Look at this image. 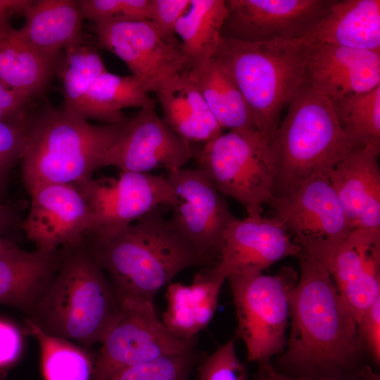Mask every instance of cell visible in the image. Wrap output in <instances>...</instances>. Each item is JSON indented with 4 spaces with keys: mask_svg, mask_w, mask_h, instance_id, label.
<instances>
[{
    "mask_svg": "<svg viewBox=\"0 0 380 380\" xmlns=\"http://www.w3.org/2000/svg\"><path fill=\"white\" fill-rule=\"evenodd\" d=\"M300 275L289 296L291 331L273 367L286 376L313 380H370L379 375L365 358L357 323L329 265L303 251Z\"/></svg>",
    "mask_w": 380,
    "mask_h": 380,
    "instance_id": "1",
    "label": "cell"
},
{
    "mask_svg": "<svg viewBox=\"0 0 380 380\" xmlns=\"http://www.w3.org/2000/svg\"><path fill=\"white\" fill-rule=\"evenodd\" d=\"M85 242L122 305L155 307L157 293L177 274L191 267L209 266L159 208L103 243Z\"/></svg>",
    "mask_w": 380,
    "mask_h": 380,
    "instance_id": "2",
    "label": "cell"
},
{
    "mask_svg": "<svg viewBox=\"0 0 380 380\" xmlns=\"http://www.w3.org/2000/svg\"><path fill=\"white\" fill-rule=\"evenodd\" d=\"M122 305L85 241L62 249L58 267L27 317L46 334L84 348L103 343Z\"/></svg>",
    "mask_w": 380,
    "mask_h": 380,
    "instance_id": "3",
    "label": "cell"
},
{
    "mask_svg": "<svg viewBox=\"0 0 380 380\" xmlns=\"http://www.w3.org/2000/svg\"><path fill=\"white\" fill-rule=\"evenodd\" d=\"M126 120L98 125L63 108L47 106L32 111L20 160L28 191L39 185L74 184L92 177L103 167Z\"/></svg>",
    "mask_w": 380,
    "mask_h": 380,
    "instance_id": "4",
    "label": "cell"
},
{
    "mask_svg": "<svg viewBox=\"0 0 380 380\" xmlns=\"http://www.w3.org/2000/svg\"><path fill=\"white\" fill-rule=\"evenodd\" d=\"M312 48L300 39L243 42L222 37L213 56L242 94L257 129L272 141L281 110L304 83Z\"/></svg>",
    "mask_w": 380,
    "mask_h": 380,
    "instance_id": "5",
    "label": "cell"
},
{
    "mask_svg": "<svg viewBox=\"0 0 380 380\" xmlns=\"http://www.w3.org/2000/svg\"><path fill=\"white\" fill-rule=\"evenodd\" d=\"M279 125L273 146L277 158L274 195L315 176H328L356 146L342 129L329 100L303 83Z\"/></svg>",
    "mask_w": 380,
    "mask_h": 380,
    "instance_id": "6",
    "label": "cell"
},
{
    "mask_svg": "<svg viewBox=\"0 0 380 380\" xmlns=\"http://www.w3.org/2000/svg\"><path fill=\"white\" fill-rule=\"evenodd\" d=\"M194 158L224 196L247 212L262 211L274 195L277 158L273 141L258 129L229 130L204 144Z\"/></svg>",
    "mask_w": 380,
    "mask_h": 380,
    "instance_id": "7",
    "label": "cell"
},
{
    "mask_svg": "<svg viewBox=\"0 0 380 380\" xmlns=\"http://www.w3.org/2000/svg\"><path fill=\"white\" fill-rule=\"evenodd\" d=\"M298 279L290 266L274 275L236 273L227 277L235 306L236 334L247 358L259 364L283 352L289 318V296Z\"/></svg>",
    "mask_w": 380,
    "mask_h": 380,
    "instance_id": "8",
    "label": "cell"
},
{
    "mask_svg": "<svg viewBox=\"0 0 380 380\" xmlns=\"http://www.w3.org/2000/svg\"><path fill=\"white\" fill-rule=\"evenodd\" d=\"M268 204L301 251L327 265L353 230L328 176L308 179Z\"/></svg>",
    "mask_w": 380,
    "mask_h": 380,
    "instance_id": "9",
    "label": "cell"
},
{
    "mask_svg": "<svg viewBox=\"0 0 380 380\" xmlns=\"http://www.w3.org/2000/svg\"><path fill=\"white\" fill-rule=\"evenodd\" d=\"M91 214L86 241L103 243L146 214L174 203L166 177L150 173L120 172L118 177H92L74 184Z\"/></svg>",
    "mask_w": 380,
    "mask_h": 380,
    "instance_id": "10",
    "label": "cell"
},
{
    "mask_svg": "<svg viewBox=\"0 0 380 380\" xmlns=\"http://www.w3.org/2000/svg\"><path fill=\"white\" fill-rule=\"evenodd\" d=\"M175 194L169 220L209 266L217 262L225 230L234 216L223 196L198 168L182 167L166 177Z\"/></svg>",
    "mask_w": 380,
    "mask_h": 380,
    "instance_id": "11",
    "label": "cell"
},
{
    "mask_svg": "<svg viewBox=\"0 0 380 380\" xmlns=\"http://www.w3.org/2000/svg\"><path fill=\"white\" fill-rule=\"evenodd\" d=\"M98 46L120 58L148 92L186 69L187 57L175 35L161 34L149 20L94 24Z\"/></svg>",
    "mask_w": 380,
    "mask_h": 380,
    "instance_id": "12",
    "label": "cell"
},
{
    "mask_svg": "<svg viewBox=\"0 0 380 380\" xmlns=\"http://www.w3.org/2000/svg\"><path fill=\"white\" fill-rule=\"evenodd\" d=\"M195 343L172 334L155 307L122 305L121 317L102 343L91 380H109L125 368L195 348Z\"/></svg>",
    "mask_w": 380,
    "mask_h": 380,
    "instance_id": "13",
    "label": "cell"
},
{
    "mask_svg": "<svg viewBox=\"0 0 380 380\" xmlns=\"http://www.w3.org/2000/svg\"><path fill=\"white\" fill-rule=\"evenodd\" d=\"M334 0H224L223 38L260 42L297 40L326 14Z\"/></svg>",
    "mask_w": 380,
    "mask_h": 380,
    "instance_id": "14",
    "label": "cell"
},
{
    "mask_svg": "<svg viewBox=\"0 0 380 380\" xmlns=\"http://www.w3.org/2000/svg\"><path fill=\"white\" fill-rule=\"evenodd\" d=\"M197 151L166 125L154 107H146L126 120L103 159V167L139 173L164 168L170 172L184 167Z\"/></svg>",
    "mask_w": 380,
    "mask_h": 380,
    "instance_id": "15",
    "label": "cell"
},
{
    "mask_svg": "<svg viewBox=\"0 0 380 380\" xmlns=\"http://www.w3.org/2000/svg\"><path fill=\"white\" fill-rule=\"evenodd\" d=\"M30 208L22 228L36 249L54 251L83 243L91 225L84 196L71 184H46L29 191Z\"/></svg>",
    "mask_w": 380,
    "mask_h": 380,
    "instance_id": "16",
    "label": "cell"
},
{
    "mask_svg": "<svg viewBox=\"0 0 380 380\" xmlns=\"http://www.w3.org/2000/svg\"><path fill=\"white\" fill-rule=\"evenodd\" d=\"M261 212H247L242 219L234 217L225 230L215 267L226 279L232 274L262 272L284 258L300 254V247L283 223Z\"/></svg>",
    "mask_w": 380,
    "mask_h": 380,
    "instance_id": "17",
    "label": "cell"
},
{
    "mask_svg": "<svg viewBox=\"0 0 380 380\" xmlns=\"http://www.w3.org/2000/svg\"><path fill=\"white\" fill-rule=\"evenodd\" d=\"M331 277L357 323L380 298V229H354L329 264Z\"/></svg>",
    "mask_w": 380,
    "mask_h": 380,
    "instance_id": "18",
    "label": "cell"
},
{
    "mask_svg": "<svg viewBox=\"0 0 380 380\" xmlns=\"http://www.w3.org/2000/svg\"><path fill=\"white\" fill-rule=\"evenodd\" d=\"M304 83L332 101L380 85V52L329 44L313 46Z\"/></svg>",
    "mask_w": 380,
    "mask_h": 380,
    "instance_id": "19",
    "label": "cell"
},
{
    "mask_svg": "<svg viewBox=\"0 0 380 380\" xmlns=\"http://www.w3.org/2000/svg\"><path fill=\"white\" fill-rule=\"evenodd\" d=\"M380 149L357 148L331 171L329 179L354 229H380Z\"/></svg>",
    "mask_w": 380,
    "mask_h": 380,
    "instance_id": "20",
    "label": "cell"
},
{
    "mask_svg": "<svg viewBox=\"0 0 380 380\" xmlns=\"http://www.w3.org/2000/svg\"><path fill=\"white\" fill-rule=\"evenodd\" d=\"M300 39L380 52V1L334 0L326 14Z\"/></svg>",
    "mask_w": 380,
    "mask_h": 380,
    "instance_id": "21",
    "label": "cell"
},
{
    "mask_svg": "<svg viewBox=\"0 0 380 380\" xmlns=\"http://www.w3.org/2000/svg\"><path fill=\"white\" fill-rule=\"evenodd\" d=\"M224 281L214 266H208L195 274L191 284H170L163 324L179 338L195 340L213 317Z\"/></svg>",
    "mask_w": 380,
    "mask_h": 380,
    "instance_id": "22",
    "label": "cell"
},
{
    "mask_svg": "<svg viewBox=\"0 0 380 380\" xmlns=\"http://www.w3.org/2000/svg\"><path fill=\"white\" fill-rule=\"evenodd\" d=\"M61 255L62 249L28 251L17 246L0 252V303L29 315L53 277Z\"/></svg>",
    "mask_w": 380,
    "mask_h": 380,
    "instance_id": "23",
    "label": "cell"
},
{
    "mask_svg": "<svg viewBox=\"0 0 380 380\" xmlns=\"http://www.w3.org/2000/svg\"><path fill=\"white\" fill-rule=\"evenodd\" d=\"M18 29L23 37L43 55L61 60V52L84 42L83 18L76 1H32Z\"/></svg>",
    "mask_w": 380,
    "mask_h": 380,
    "instance_id": "24",
    "label": "cell"
},
{
    "mask_svg": "<svg viewBox=\"0 0 380 380\" xmlns=\"http://www.w3.org/2000/svg\"><path fill=\"white\" fill-rule=\"evenodd\" d=\"M156 92L163 120L184 140L204 144L222 134V129L185 70Z\"/></svg>",
    "mask_w": 380,
    "mask_h": 380,
    "instance_id": "25",
    "label": "cell"
},
{
    "mask_svg": "<svg viewBox=\"0 0 380 380\" xmlns=\"http://www.w3.org/2000/svg\"><path fill=\"white\" fill-rule=\"evenodd\" d=\"M11 21L0 20V81L34 99L46 89L61 59L50 58L36 50Z\"/></svg>",
    "mask_w": 380,
    "mask_h": 380,
    "instance_id": "26",
    "label": "cell"
},
{
    "mask_svg": "<svg viewBox=\"0 0 380 380\" xmlns=\"http://www.w3.org/2000/svg\"><path fill=\"white\" fill-rule=\"evenodd\" d=\"M185 70L222 129H258L238 87L213 57Z\"/></svg>",
    "mask_w": 380,
    "mask_h": 380,
    "instance_id": "27",
    "label": "cell"
},
{
    "mask_svg": "<svg viewBox=\"0 0 380 380\" xmlns=\"http://www.w3.org/2000/svg\"><path fill=\"white\" fill-rule=\"evenodd\" d=\"M154 101L142 82L133 75L122 76L109 72L101 74L87 90L77 115L86 120L104 124H117L127 118L122 110L136 107H154Z\"/></svg>",
    "mask_w": 380,
    "mask_h": 380,
    "instance_id": "28",
    "label": "cell"
},
{
    "mask_svg": "<svg viewBox=\"0 0 380 380\" xmlns=\"http://www.w3.org/2000/svg\"><path fill=\"white\" fill-rule=\"evenodd\" d=\"M227 15L224 0H190L175 29L187 57L186 68L213 57Z\"/></svg>",
    "mask_w": 380,
    "mask_h": 380,
    "instance_id": "29",
    "label": "cell"
},
{
    "mask_svg": "<svg viewBox=\"0 0 380 380\" xmlns=\"http://www.w3.org/2000/svg\"><path fill=\"white\" fill-rule=\"evenodd\" d=\"M25 326L39 343L44 380H91L95 360L86 348L46 334L27 317Z\"/></svg>",
    "mask_w": 380,
    "mask_h": 380,
    "instance_id": "30",
    "label": "cell"
},
{
    "mask_svg": "<svg viewBox=\"0 0 380 380\" xmlns=\"http://www.w3.org/2000/svg\"><path fill=\"white\" fill-rule=\"evenodd\" d=\"M329 101L342 129L356 146L380 149V85Z\"/></svg>",
    "mask_w": 380,
    "mask_h": 380,
    "instance_id": "31",
    "label": "cell"
},
{
    "mask_svg": "<svg viewBox=\"0 0 380 380\" xmlns=\"http://www.w3.org/2000/svg\"><path fill=\"white\" fill-rule=\"evenodd\" d=\"M106 70L96 47L83 42L67 48L58 69L63 83V108L77 114L89 87Z\"/></svg>",
    "mask_w": 380,
    "mask_h": 380,
    "instance_id": "32",
    "label": "cell"
},
{
    "mask_svg": "<svg viewBox=\"0 0 380 380\" xmlns=\"http://www.w3.org/2000/svg\"><path fill=\"white\" fill-rule=\"evenodd\" d=\"M198 362L195 348L125 368L109 380H190Z\"/></svg>",
    "mask_w": 380,
    "mask_h": 380,
    "instance_id": "33",
    "label": "cell"
},
{
    "mask_svg": "<svg viewBox=\"0 0 380 380\" xmlns=\"http://www.w3.org/2000/svg\"><path fill=\"white\" fill-rule=\"evenodd\" d=\"M83 19L94 24L115 20H149L151 0L76 1Z\"/></svg>",
    "mask_w": 380,
    "mask_h": 380,
    "instance_id": "34",
    "label": "cell"
},
{
    "mask_svg": "<svg viewBox=\"0 0 380 380\" xmlns=\"http://www.w3.org/2000/svg\"><path fill=\"white\" fill-rule=\"evenodd\" d=\"M198 380H246V371L236 355L234 339L201 360Z\"/></svg>",
    "mask_w": 380,
    "mask_h": 380,
    "instance_id": "35",
    "label": "cell"
},
{
    "mask_svg": "<svg viewBox=\"0 0 380 380\" xmlns=\"http://www.w3.org/2000/svg\"><path fill=\"white\" fill-rule=\"evenodd\" d=\"M27 124L0 121V198L6 189L13 167L20 160Z\"/></svg>",
    "mask_w": 380,
    "mask_h": 380,
    "instance_id": "36",
    "label": "cell"
},
{
    "mask_svg": "<svg viewBox=\"0 0 380 380\" xmlns=\"http://www.w3.org/2000/svg\"><path fill=\"white\" fill-rule=\"evenodd\" d=\"M32 99L0 81V121L26 125Z\"/></svg>",
    "mask_w": 380,
    "mask_h": 380,
    "instance_id": "37",
    "label": "cell"
},
{
    "mask_svg": "<svg viewBox=\"0 0 380 380\" xmlns=\"http://www.w3.org/2000/svg\"><path fill=\"white\" fill-rule=\"evenodd\" d=\"M189 4L190 0H151L149 21L163 35H175L176 24Z\"/></svg>",
    "mask_w": 380,
    "mask_h": 380,
    "instance_id": "38",
    "label": "cell"
},
{
    "mask_svg": "<svg viewBox=\"0 0 380 380\" xmlns=\"http://www.w3.org/2000/svg\"><path fill=\"white\" fill-rule=\"evenodd\" d=\"M363 346L376 365L380 362V298L369 306L357 322Z\"/></svg>",
    "mask_w": 380,
    "mask_h": 380,
    "instance_id": "39",
    "label": "cell"
},
{
    "mask_svg": "<svg viewBox=\"0 0 380 380\" xmlns=\"http://www.w3.org/2000/svg\"><path fill=\"white\" fill-rule=\"evenodd\" d=\"M20 331L13 324L0 320V367L13 364L21 354Z\"/></svg>",
    "mask_w": 380,
    "mask_h": 380,
    "instance_id": "40",
    "label": "cell"
},
{
    "mask_svg": "<svg viewBox=\"0 0 380 380\" xmlns=\"http://www.w3.org/2000/svg\"><path fill=\"white\" fill-rule=\"evenodd\" d=\"M32 0H0V20H10L15 15H25Z\"/></svg>",
    "mask_w": 380,
    "mask_h": 380,
    "instance_id": "41",
    "label": "cell"
},
{
    "mask_svg": "<svg viewBox=\"0 0 380 380\" xmlns=\"http://www.w3.org/2000/svg\"><path fill=\"white\" fill-rule=\"evenodd\" d=\"M257 380H313L303 378H295L286 376L278 372L273 367L270 362L260 364L259 369L256 374ZM321 380H335V379H321ZM370 380H379V375L376 376Z\"/></svg>",
    "mask_w": 380,
    "mask_h": 380,
    "instance_id": "42",
    "label": "cell"
},
{
    "mask_svg": "<svg viewBox=\"0 0 380 380\" xmlns=\"http://www.w3.org/2000/svg\"><path fill=\"white\" fill-rule=\"evenodd\" d=\"M15 221L14 211L7 205L0 203V234Z\"/></svg>",
    "mask_w": 380,
    "mask_h": 380,
    "instance_id": "43",
    "label": "cell"
},
{
    "mask_svg": "<svg viewBox=\"0 0 380 380\" xmlns=\"http://www.w3.org/2000/svg\"><path fill=\"white\" fill-rule=\"evenodd\" d=\"M16 246L13 243L3 238L0 234V252Z\"/></svg>",
    "mask_w": 380,
    "mask_h": 380,
    "instance_id": "44",
    "label": "cell"
},
{
    "mask_svg": "<svg viewBox=\"0 0 380 380\" xmlns=\"http://www.w3.org/2000/svg\"><path fill=\"white\" fill-rule=\"evenodd\" d=\"M6 372L4 370L0 371V380H6Z\"/></svg>",
    "mask_w": 380,
    "mask_h": 380,
    "instance_id": "45",
    "label": "cell"
}]
</instances>
